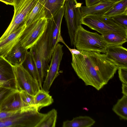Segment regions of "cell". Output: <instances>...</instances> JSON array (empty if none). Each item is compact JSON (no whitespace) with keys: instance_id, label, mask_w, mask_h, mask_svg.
<instances>
[{"instance_id":"obj_35","label":"cell","mask_w":127,"mask_h":127,"mask_svg":"<svg viewBox=\"0 0 127 127\" xmlns=\"http://www.w3.org/2000/svg\"><path fill=\"white\" fill-rule=\"evenodd\" d=\"M109 2L113 3H115L122 0H106Z\"/></svg>"},{"instance_id":"obj_3","label":"cell","mask_w":127,"mask_h":127,"mask_svg":"<svg viewBox=\"0 0 127 127\" xmlns=\"http://www.w3.org/2000/svg\"><path fill=\"white\" fill-rule=\"evenodd\" d=\"M45 114L40 113L36 106L24 108L0 119V127H36Z\"/></svg>"},{"instance_id":"obj_7","label":"cell","mask_w":127,"mask_h":127,"mask_svg":"<svg viewBox=\"0 0 127 127\" xmlns=\"http://www.w3.org/2000/svg\"><path fill=\"white\" fill-rule=\"evenodd\" d=\"M82 4L78 3L76 0H66L64 3V16L72 46H75L76 33L82 24V16L81 11Z\"/></svg>"},{"instance_id":"obj_6","label":"cell","mask_w":127,"mask_h":127,"mask_svg":"<svg viewBox=\"0 0 127 127\" xmlns=\"http://www.w3.org/2000/svg\"><path fill=\"white\" fill-rule=\"evenodd\" d=\"M38 0H14V12L9 26L1 36L0 41L20 28L26 25L27 17Z\"/></svg>"},{"instance_id":"obj_12","label":"cell","mask_w":127,"mask_h":127,"mask_svg":"<svg viewBox=\"0 0 127 127\" xmlns=\"http://www.w3.org/2000/svg\"><path fill=\"white\" fill-rule=\"evenodd\" d=\"M0 83L3 87L16 89L13 65L2 57H0Z\"/></svg>"},{"instance_id":"obj_18","label":"cell","mask_w":127,"mask_h":127,"mask_svg":"<svg viewBox=\"0 0 127 127\" xmlns=\"http://www.w3.org/2000/svg\"><path fill=\"white\" fill-rule=\"evenodd\" d=\"M43 4L45 10V18H51L64 7L66 0H39Z\"/></svg>"},{"instance_id":"obj_32","label":"cell","mask_w":127,"mask_h":127,"mask_svg":"<svg viewBox=\"0 0 127 127\" xmlns=\"http://www.w3.org/2000/svg\"><path fill=\"white\" fill-rule=\"evenodd\" d=\"M101 0H85L86 6H89L96 4Z\"/></svg>"},{"instance_id":"obj_21","label":"cell","mask_w":127,"mask_h":127,"mask_svg":"<svg viewBox=\"0 0 127 127\" xmlns=\"http://www.w3.org/2000/svg\"><path fill=\"white\" fill-rule=\"evenodd\" d=\"M22 65L33 78L38 81L40 86V78L36 65L29 51H28Z\"/></svg>"},{"instance_id":"obj_8","label":"cell","mask_w":127,"mask_h":127,"mask_svg":"<svg viewBox=\"0 0 127 127\" xmlns=\"http://www.w3.org/2000/svg\"><path fill=\"white\" fill-rule=\"evenodd\" d=\"M48 24V19L44 18L26 26L20 38L22 46L28 50L34 45L46 29Z\"/></svg>"},{"instance_id":"obj_31","label":"cell","mask_w":127,"mask_h":127,"mask_svg":"<svg viewBox=\"0 0 127 127\" xmlns=\"http://www.w3.org/2000/svg\"><path fill=\"white\" fill-rule=\"evenodd\" d=\"M18 110L15 111H0V119L9 117L16 113Z\"/></svg>"},{"instance_id":"obj_30","label":"cell","mask_w":127,"mask_h":127,"mask_svg":"<svg viewBox=\"0 0 127 127\" xmlns=\"http://www.w3.org/2000/svg\"><path fill=\"white\" fill-rule=\"evenodd\" d=\"M118 69L120 80L122 83L127 84V67H119Z\"/></svg>"},{"instance_id":"obj_15","label":"cell","mask_w":127,"mask_h":127,"mask_svg":"<svg viewBox=\"0 0 127 127\" xmlns=\"http://www.w3.org/2000/svg\"><path fill=\"white\" fill-rule=\"evenodd\" d=\"M29 107L23 101L20 92L17 90L7 98L2 104L0 111H15Z\"/></svg>"},{"instance_id":"obj_9","label":"cell","mask_w":127,"mask_h":127,"mask_svg":"<svg viewBox=\"0 0 127 127\" xmlns=\"http://www.w3.org/2000/svg\"><path fill=\"white\" fill-rule=\"evenodd\" d=\"M13 68L16 89L19 91H25L34 96L41 89L38 81L33 78L22 65H13Z\"/></svg>"},{"instance_id":"obj_37","label":"cell","mask_w":127,"mask_h":127,"mask_svg":"<svg viewBox=\"0 0 127 127\" xmlns=\"http://www.w3.org/2000/svg\"><path fill=\"white\" fill-rule=\"evenodd\" d=\"M10 0L13 3V1L14 0Z\"/></svg>"},{"instance_id":"obj_11","label":"cell","mask_w":127,"mask_h":127,"mask_svg":"<svg viewBox=\"0 0 127 127\" xmlns=\"http://www.w3.org/2000/svg\"><path fill=\"white\" fill-rule=\"evenodd\" d=\"M105 54L118 67H127V49L122 45L108 44Z\"/></svg>"},{"instance_id":"obj_1","label":"cell","mask_w":127,"mask_h":127,"mask_svg":"<svg viewBox=\"0 0 127 127\" xmlns=\"http://www.w3.org/2000/svg\"><path fill=\"white\" fill-rule=\"evenodd\" d=\"M80 51L78 54H72V66L86 85L99 91L114 77L118 67L105 53Z\"/></svg>"},{"instance_id":"obj_33","label":"cell","mask_w":127,"mask_h":127,"mask_svg":"<svg viewBox=\"0 0 127 127\" xmlns=\"http://www.w3.org/2000/svg\"><path fill=\"white\" fill-rule=\"evenodd\" d=\"M122 93L124 95L127 96V84L122 83Z\"/></svg>"},{"instance_id":"obj_23","label":"cell","mask_w":127,"mask_h":127,"mask_svg":"<svg viewBox=\"0 0 127 127\" xmlns=\"http://www.w3.org/2000/svg\"><path fill=\"white\" fill-rule=\"evenodd\" d=\"M124 13H127V0H122L114 3L103 16L111 17Z\"/></svg>"},{"instance_id":"obj_34","label":"cell","mask_w":127,"mask_h":127,"mask_svg":"<svg viewBox=\"0 0 127 127\" xmlns=\"http://www.w3.org/2000/svg\"><path fill=\"white\" fill-rule=\"evenodd\" d=\"M0 1L7 5H13V3L10 0H0Z\"/></svg>"},{"instance_id":"obj_16","label":"cell","mask_w":127,"mask_h":127,"mask_svg":"<svg viewBox=\"0 0 127 127\" xmlns=\"http://www.w3.org/2000/svg\"><path fill=\"white\" fill-rule=\"evenodd\" d=\"M114 3L106 0H101L98 3L89 6H82L81 11L82 17L88 15L103 16Z\"/></svg>"},{"instance_id":"obj_25","label":"cell","mask_w":127,"mask_h":127,"mask_svg":"<svg viewBox=\"0 0 127 127\" xmlns=\"http://www.w3.org/2000/svg\"><path fill=\"white\" fill-rule=\"evenodd\" d=\"M102 35L107 44L122 45L127 41V36L116 32H110Z\"/></svg>"},{"instance_id":"obj_24","label":"cell","mask_w":127,"mask_h":127,"mask_svg":"<svg viewBox=\"0 0 127 127\" xmlns=\"http://www.w3.org/2000/svg\"><path fill=\"white\" fill-rule=\"evenodd\" d=\"M112 110L117 115L122 119L127 120V96L123 95L118 100L113 107Z\"/></svg>"},{"instance_id":"obj_14","label":"cell","mask_w":127,"mask_h":127,"mask_svg":"<svg viewBox=\"0 0 127 127\" xmlns=\"http://www.w3.org/2000/svg\"><path fill=\"white\" fill-rule=\"evenodd\" d=\"M64 15V7L54 16L48 19L51 24V47L53 52L55 48L62 36L61 28L63 17Z\"/></svg>"},{"instance_id":"obj_4","label":"cell","mask_w":127,"mask_h":127,"mask_svg":"<svg viewBox=\"0 0 127 127\" xmlns=\"http://www.w3.org/2000/svg\"><path fill=\"white\" fill-rule=\"evenodd\" d=\"M107 45L102 35L87 31L81 25L77 32L75 46L78 50L105 53Z\"/></svg>"},{"instance_id":"obj_2","label":"cell","mask_w":127,"mask_h":127,"mask_svg":"<svg viewBox=\"0 0 127 127\" xmlns=\"http://www.w3.org/2000/svg\"><path fill=\"white\" fill-rule=\"evenodd\" d=\"M51 28L48 21L47 27L36 43L29 49L36 63L39 74L40 86H42L53 53L51 47Z\"/></svg>"},{"instance_id":"obj_17","label":"cell","mask_w":127,"mask_h":127,"mask_svg":"<svg viewBox=\"0 0 127 127\" xmlns=\"http://www.w3.org/2000/svg\"><path fill=\"white\" fill-rule=\"evenodd\" d=\"M28 50L22 46L19 41L13 47L5 58L13 65H21L26 57Z\"/></svg>"},{"instance_id":"obj_5","label":"cell","mask_w":127,"mask_h":127,"mask_svg":"<svg viewBox=\"0 0 127 127\" xmlns=\"http://www.w3.org/2000/svg\"><path fill=\"white\" fill-rule=\"evenodd\" d=\"M81 22L102 35L115 32L127 36V29L116 23L110 17L88 15L82 17Z\"/></svg>"},{"instance_id":"obj_22","label":"cell","mask_w":127,"mask_h":127,"mask_svg":"<svg viewBox=\"0 0 127 127\" xmlns=\"http://www.w3.org/2000/svg\"><path fill=\"white\" fill-rule=\"evenodd\" d=\"M35 106L39 111L43 107L48 106L53 102V99L49 93L40 89L34 96Z\"/></svg>"},{"instance_id":"obj_36","label":"cell","mask_w":127,"mask_h":127,"mask_svg":"<svg viewBox=\"0 0 127 127\" xmlns=\"http://www.w3.org/2000/svg\"><path fill=\"white\" fill-rule=\"evenodd\" d=\"M3 84L2 83H0V88L1 87L3 86Z\"/></svg>"},{"instance_id":"obj_10","label":"cell","mask_w":127,"mask_h":127,"mask_svg":"<svg viewBox=\"0 0 127 127\" xmlns=\"http://www.w3.org/2000/svg\"><path fill=\"white\" fill-rule=\"evenodd\" d=\"M63 45L58 43L52 53L50 63L48 69L42 89L49 93V91L54 81L59 75L60 66L63 54Z\"/></svg>"},{"instance_id":"obj_28","label":"cell","mask_w":127,"mask_h":127,"mask_svg":"<svg viewBox=\"0 0 127 127\" xmlns=\"http://www.w3.org/2000/svg\"><path fill=\"white\" fill-rule=\"evenodd\" d=\"M19 92L22 100L28 106H36L35 104L34 96L24 91Z\"/></svg>"},{"instance_id":"obj_20","label":"cell","mask_w":127,"mask_h":127,"mask_svg":"<svg viewBox=\"0 0 127 127\" xmlns=\"http://www.w3.org/2000/svg\"><path fill=\"white\" fill-rule=\"evenodd\" d=\"M95 121L88 116H80L74 118L70 121H64L63 127H90L94 125Z\"/></svg>"},{"instance_id":"obj_13","label":"cell","mask_w":127,"mask_h":127,"mask_svg":"<svg viewBox=\"0 0 127 127\" xmlns=\"http://www.w3.org/2000/svg\"><path fill=\"white\" fill-rule=\"evenodd\" d=\"M26 27L25 25L11 33L0 41V57L6 58L13 47L20 40V38Z\"/></svg>"},{"instance_id":"obj_27","label":"cell","mask_w":127,"mask_h":127,"mask_svg":"<svg viewBox=\"0 0 127 127\" xmlns=\"http://www.w3.org/2000/svg\"><path fill=\"white\" fill-rule=\"evenodd\" d=\"M17 90L13 88L2 86L0 88V110L2 104L12 94Z\"/></svg>"},{"instance_id":"obj_29","label":"cell","mask_w":127,"mask_h":127,"mask_svg":"<svg viewBox=\"0 0 127 127\" xmlns=\"http://www.w3.org/2000/svg\"><path fill=\"white\" fill-rule=\"evenodd\" d=\"M117 24L127 29V13L110 17Z\"/></svg>"},{"instance_id":"obj_19","label":"cell","mask_w":127,"mask_h":127,"mask_svg":"<svg viewBox=\"0 0 127 127\" xmlns=\"http://www.w3.org/2000/svg\"><path fill=\"white\" fill-rule=\"evenodd\" d=\"M45 16L44 5L42 2L38 0L27 17L26 26H28L40 19L45 18Z\"/></svg>"},{"instance_id":"obj_26","label":"cell","mask_w":127,"mask_h":127,"mask_svg":"<svg viewBox=\"0 0 127 127\" xmlns=\"http://www.w3.org/2000/svg\"><path fill=\"white\" fill-rule=\"evenodd\" d=\"M57 112L55 109L49 111L43 118L36 127H55L57 121Z\"/></svg>"}]
</instances>
